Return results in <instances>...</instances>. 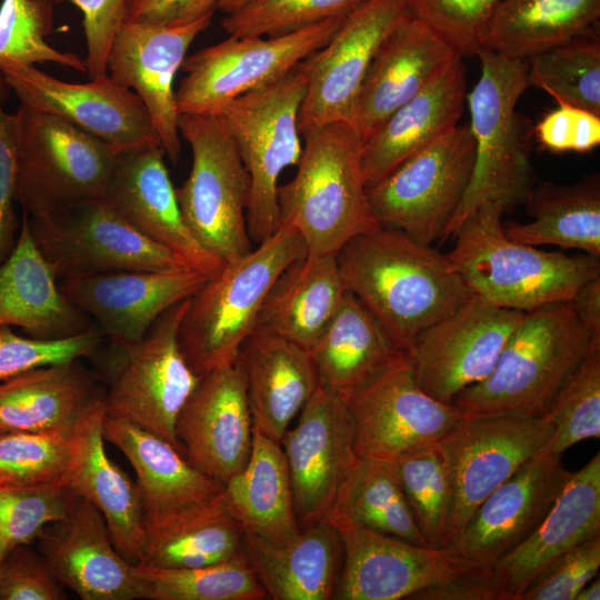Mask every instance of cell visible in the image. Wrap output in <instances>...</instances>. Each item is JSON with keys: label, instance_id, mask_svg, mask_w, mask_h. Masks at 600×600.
Returning a JSON list of instances; mask_svg holds the SVG:
<instances>
[{"label": "cell", "instance_id": "8fae6325", "mask_svg": "<svg viewBox=\"0 0 600 600\" xmlns=\"http://www.w3.org/2000/svg\"><path fill=\"white\" fill-rule=\"evenodd\" d=\"M474 160L469 122L457 124L367 188L377 221L424 244L442 241L468 190Z\"/></svg>", "mask_w": 600, "mask_h": 600}, {"label": "cell", "instance_id": "8d00e7d4", "mask_svg": "<svg viewBox=\"0 0 600 600\" xmlns=\"http://www.w3.org/2000/svg\"><path fill=\"white\" fill-rule=\"evenodd\" d=\"M347 292L336 254H306L276 279L254 330L274 333L309 350L339 310Z\"/></svg>", "mask_w": 600, "mask_h": 600}, {"label": "cell", "instance_id": "1f68e13d", "mask_svg": "<svg viewBox=\"0 0 600 600\" xmlns=\"http://www.w3.org/2000/svg\"><path fill=\"white\" fill-rule=\"evenodd\" d=\"M102 428L103 438L122 451L136 472L146 523L204 502L223 489L159 436L106 414Z\"/></svg>", "mask_w": 600, "mask_h": 600}, {"label": "cell", "instance_id": "ab89813d", "mask_svg": "<svg viewBox=\"0 0 600 600\" xmlns=\"http://www.w3.org/2000/svg\"><path fill=\"white\" fill-rule=\"evenodd\" d=\"M524 204L531 221L502 222L510 238L533 247L558 246L600 258L598 173L573 184H534Z\"/></svg>", "mask_w": 600, "mask_h": 600}, {"label": "cell", "instance_id": "30bf717a", "mask_svg": "<svg viewBox=\"0 0 600 600\" xmlns=\"http://www.w3.org/2000/svg\"><path fill=\"white\" fill-rule=\"evenodd\" d=\"M17 117L14 201L29 216L102 198L118 151L73 123L23 104Z\"/></svg>", "mask_w": 600, "mask_h": 600}, {"label": "cell", "instance_id": "74e56055", "mask_svg": "<svg viewBox=\"0 0 600 600\" xmlns=\"http://www.w3.org/2000/svg\"><path fill=\"white\" fill-rule=\"evenodd\" d=\"M244 533L222 489L204 502L146 523L138 564L183 569L222 562L243 551Z\"/></svg>", "mask_w": 600, "mask_h": 600}, {"label": "cell", "instance_id": "d6a6232c", "mask_svg": "<svg viewBox=\"0 0 600 600\" xmlns=\"http://www.w3.org/2000/svg\"><path fill=\"white\" fill-rule=\"evenodd\" d=\"M0 326L20 327L40 339L72 337L93 327L60 291L26 212L16 244L0 264Z\"/></svg>", "mask_w": 600, "mask_h": 600}, {"label": "cell", "instance_id": "52a82bcc", "mask_svg": "<svg viewBox=\"0 0 600 600\" xmlns=\"http://www.w3.org/2000/svg\"><path fill=\"white\" fill-rule=\"evenodd\" d=\"M188 300L164 311L141 339L110 341L101 369L107 383L104 414L148 430L182 453L176 422L201 379L188 363L179 342Z\"/></svg>", "mask_w": 600, "mask_h": 600}, {"label": "cell", "instance_id": "9f6ffc18", "mask_svg": "<svg viewBox=\"0 0 600 600\" xmlns=\"http://www.w3.org/2000/svg\"><path fill=\"white\" fill-rule=\"evenodd\" d=\"M533 136L552 152H588L600 144V116L569 104L546 113Z\"/></svg>", "mask_w": 600, "mask_h": 600}, {"label": "cell", "instance_id": "cb8c5ba5", "mask_svg": "<svg viewBox=\"0 0 600 600\" xmlns=\"http://www.w3.org/2000/svg\"><path fill=\"white\" fill-rule=\"evenodd\" d=\"M208 276L183 268L167 271H117L79 276L58 282L77 309L92 317L113 342L141 339L169 308L190 298Z\"/></svg>", "mask_w": 600, "mask_h": 600}, {"label": "cell", "instance_id": "836d02e7", "mask_svg": "<svg viewBox=\"0 0 600 600\" xmlns=\"http://www.w3.org/2000/svg\"><path fill=\"white\" fill-rule=\"evenodd\" d=\"M103 393L79 360L26 371L0 383V432L71 438Z\"/></svg>", "mask_w": 600, "mask_h": 600}, {"label": "cell", "instance_id": "60d3db41", "mask_svg": "<svg viewBox=\"0 0 600 600\" xmlns=\"http://www.w3.org/2000/svg\"><path fill=\"white\" fill-rule=\"evenodd\" d=\"M599 18L600 0H501L481 48L528 59L593 29Z\"/></svg>", "mask_w": 600, "mask_h": 600}, {"label": "cell", "instance_id": "f1b7e54d", "mask_svg": "<svg viewBox=\"0 0 600 600\" xmlns=\"http://www.w3.org/2000/svg\"><path fill=\"white\" fill-rule=\"evenodd\" d=\"M466 90L463 58L454 54L362 142L367 188L454 128L463 111Z\"/></svg>", "mask_w": 600, "mask_h": 600}, {"label": "cell", "instance_id": "4fadbf2b", "mask_svg": "<svg viewBox=\"0 0 600 600\" xmlns=\"http://www.w3.org/2000/svg\"><path fill=\"white\" fill-rule=\"evenodd\" d=\"M343 17L280 37H234L186 57L176 91L179 114H219L234 99L271 84L322 48Z\"/></svg>", "mask_w": 600, "mask_h": 600}, {"label": "cell", "instance_id": "c3c4849f", "mask_svg": "<svg viewBox=\"0 0 600 600\" xmlns=\"http://www.w3.org/2000/svg\"><path fill=\"white\" fill-rule=\"evenodd\" d=\"M76 498L63 483L0 484V564L12 549L31 543L49 523L67 517Z\"/></svg>", "mask_w": 600, "mask_h": 600}, {"label": "cell", "instance_id": "ac0fdd59", "mask_svg": "<svg viewBox=\"0 0 600 600\" xmlns=\"http://www.w3.org/2000/svg\"><path fill=\"white\" fill-rule=\"evenodd\" d=\"M333 528L343 550L334 599H410L418 591L483 567L452 546L433 549L367 528L347 524Z\"/></svg>", "mask_w": 600, "mask_h": 600}, {"label": "cell", "instance_id": "e575fe53", "mask_svg": "<svg viewBox=\"0 0 600 600\" xmlns=\"http://www.w3.org/2000/svg\"><path fill=\"white\" fill-rule=\"evenodd\" d=\"M243 549L272 599H332L343 550L339 533L328 521L307 526L293 540L280 546L246 531Z\"/></svg>", "mask_w": 600, "mask_h": 600}, {"label": "cell", "instance_id": "d590c367", "mask_svg": "<svg viewBox=\"0 0 600 600\" xmlns=\"http://www.w3.org/2000/svg\"><path fill=\"white\" fill-rule=\"evenodd\" d=\"M321 387L349 401L402 351L351 293L308 350Z\"/></svg>", "mask_w": 600, "mask_h": 600}, {"label": "cell", "instance_id": "e7e4bbea", "mask_svg": "<svg viewBox=\"0 0 600 600\" xmlns=\"http://www.w3.org/2000/svg\"><path fill=\"white\" fill-rule=\"evenodd\" d=\"M253 0H218V9L228 13H231Z\"/></svg>", "mask_w": 600, "mask_h": 600}, {"label": "cell", "instance_id": "ee69618b", "mask_svg": "<svg viewBox=\"0 0 600 600\" xmlns=\"http://www.w3.org/2000/svg\"><path fill=\"white\" fill-rule=\"evenodd\" d=\"M151 600H261L267 593L244 549L203 567L164 569L136 564Z\"/></svg>", "mask_w": 600, "mask_h": 600}, {"label": "cell", "instance_id": "277c9868", "mask_svg": "<svg viewBox=\"0 0 600 600\" xmlns=\"http://www.w3.org/2000/svg\"><path fill=\"white\" fill-rule=\"evenodd\" d=\"M476 56L481 73L466 97L476 142L474 168L442 241L453 237L462 221L483 203L498 204L504 213L524 204L536 184L530 161L533 124L516 109L530 87L528 60L508 58L483 48Z\"/></svg>", "mask_w": 600, "mask_h": 600}, {"label": "cell", "instance_id": "6125c7cd", "mask_svg": "<svg viewBox=\"0 0 600 600\" xmlns=\"http://www.w3.org/2000/svg\"><path fill=\"white\" fill-rule=\"evenodd\" d=\"M571 301L583 328L600 340V277L586 282Z\"/></svg>", "mask_w": 600, "mask_h": 600}, {"label": "cell", "instance_id": "b9f144b4", "mask_svg": "<svg viewBox=\"0 0 600 600\" xmlns=\"http://www.w3.org/2000/svg\"><path fill=\"white\" fill-rule=\"evenodd\" d=\"M323 520L333 527L347 524L367 528L427 546L392 460L358 457Z\"/></svg>", "mask_w": 600, "mask_h": 600}, {"label": "cell", "instance_id": "5bb4252c", "mask_svg": "<svg viewBox=\"0 0 600 600\" xmlns=\"http://www.w3.org/2000/svg\"><path fill=\"white\" fill-rule=\"evenodd\" d=\"M553 432L544 414L523 410L463 414L434 444L453 484L450 546L481 502L534 457Z\"/></svg>", "mask_w": 600, "mask_h": 600}, {"label": "cell", "instance_id": "7402d4cb", "mask_svg": "<svg viewBox=\"0 0 600 600\" xmlns=\"http://www.w3.org/2000/svg\"><path fill=\"white\" fill-rule=\"evenodd\" d=\"M160 143L118 152L102 199L129 224L212 277L224 262L204 249L182 217Z\"/></svg>", "mask_w": 600, "mask_h": 600}, {"label": "cell", "instance_id": "f35d334b", "mask_svg": "<svg viewBox=\"0 0 600 600\" xmlns=\"http://www.w3.org/2000/svg\"><path fill=\"white\" fill-rule=\"evenodd\" d=\"M223 491L230 511L247 532L278 546L300 533L281 443L257 428L247 464L224 483Z\"/></svg>", "mask_w": 600, "mask_h": 600}, {"label": "cell", "instance_id": "44dd1931", "mask_svg": "<svg viewBox=\"0 0 600 600\" xmlns=\"http://www.w3.org/2000/svg\"><path fill=\"white\" fill-rule=\"evenodd\" d=\"M298 521L323 520L357 460L348 402L319 384L281 441Z\"/></svg>", "mask_w": 600, "mask_h": 600}, {"label": "cell", "instance_id": "816d5d0a", "mask_svg": "<svg viewBox=\"0 0 600 600\" xmlns=\"http://www.w3.org/2000/svg\"><path fill=\"white\" fill-rule=\"evenodd\" d=\"M98 327L60 339L24 338L0 326V383L26 371L92 357L103 341Z\"/></svg>", "mask_w": 600, "mask_h": 600}, {"label": "cell", "instance_id": "f6af8a7d", "mask_svg": "<svg viewBox=\"0 0 600 600\" xmlns=\"http://www.w3.org/2000/svg\"><path fill=\"white\" fill-rule=\"evenodd\" d=\"M417 527L428 547L450 546L454 491L448 466L430 444L394 460Z\"/></svg>", "mask_w": 600, "mask_h": 600}, {"label": "cell", "instance_id": "5b68a950", "mask_svg": "<svg viewBox=\"0 0 600 600\" xmlns=\"http://www.w3.org/2000/svg\"><path fill=\"white\" fill-rule=\"evenodd\" d=\"M306 254L300 233L281 226L248 254L224 262L189 298L180 322L179 342L198 376L236 362L243 341L254 330L273 282Z\"/></svg>", "mask_w": 600, "mask_h": 600}, {"label": "cell", "instance_id": "ffe728a7", "mask_svg": "<svg viewBox=\"0 0 600 600\" xmlns=\"http://www.w3.org/2000/svg\"><path fill=\"white\" fill-rule=\"evenodd\" d=\"M212 16L173 26L126 19L109 49L108 76L142 100L161 147L173 163L181 151L173 81L189 47L211 24Z\"/></svg>", "mask_w": 600, "mask_h": 600}, {"label": "cell", "instance_id": "6f0895ef", "mask_svg": "<svg viewBox=\"0 0 600 600\" xmlns=\"http://www.w3.org/2000/svg\"><path fill=\"white\" fill-rule=\"evenodd\" d=\"M7 87L0 69V264L11 253L18 229L13 209L18 156L17 117L16 113H7L2 107Z\"/></svg>", "mask_w": 600, "mask_h": 600}, {"label": "cell", "instance_id": "8992f818", "mask_svg": "<svg viewBox=\"0 0 600 600\" xmlns=\"http://www.w3.org/2000/svg\"><path fill=\"white\" fill-rule=\"evenodd\" d=\"M572 301L526 312L506 342L492 372L453 400L463 414L523 410L544 414L571 372L596 348Z\"/></svg>", "mask_w": 600, "mask_h": 600}, {"label": "cell", "instance_id": "83f0119b", "mask_svg": "<svg viewBox=\"0 0 600 600\" xmlns=\"http://www.w3.org/2000/svg\"><path fill=\"white\" fill-rule=\"evenodd\" d=\"M103 417L102 399L78 423L62 483L97 507L117 550L138 564L146 533L142 502L137 483L107 454Z\"/></svg>", "mask_w": 600, "mask_h": 600}, {"label": "cell", "instance_id": "7bdbcfd3", "mask_svg": "<svg viewBox=\"0 0 600 600\" xmlns=\"http://www.w3.org/2000/svg\"><path fill=\"white\" fill-rule=\"evenodd\" d=\"M528 78L558 104L600 116V38L594 28L528 59Z\"/></svg>", "mask_w": 600, "mask_h": 600}, {"label": "cell", "instance_id": "f546056e", "mask_svg": "<svg viewBox=\"0 0 600 600\" xmlns=\"http://www.w3.org/2000/svg\"><path fill=\"white\" fill-rule=\"evenodd\" d=\"M600 536V454L571 472L551 509L520 546L493 570L508 600H518L536 576L577 544Z\"/></svg>", "mask_w": 600, "mask_h": 600}, {"label": "cell", "instance_id": "11a10c76", "mask_svg": "<svg viewBox=\"0 0 600 600\" xmlns=\"http://www.w3.org/2000/svg\"><path fill=\"white\" fill-rule=\"evenodd\" d=\"M62 587L44 557L28 544L12 549L0 564V600H61Z\"/></svg>", "mask_w": 600, "mask_h": 600}, {"label": "cell", "instance_id": "6da1fadb", "mask_svg": "<svg viewBox=\"0 0 600 600\" xmlns=\"http://www.w3.org/2000/svg\"><path fill=\"white\" fill-rule=\"evenodd\" d=\"M336 258L347 290L404 351L473 296L446 254L397 228L359 233Z\"/></svg>", "mask_w": 600, "mask_h": 600}, {"label": "cell", "instance_id": "9a60e30c", "mask_svg": "<svg viewBox=\"0 0 600 600\" xmlns=\"http://www.w3.org/2000/svg\"><path fill=\"white\" fill-rule=\"evenodd\" d=\"M524 314L473 294L419 333L406 350L418 384L437 400L452 403L492 372Z\"/></svg>", "mask_w": 600, "mask_h": 600}, {"label": "cell", "instance_id": "7a4b0ae2", "mask_svg": "<svg viewBox=\"0 0 600 600\" xmlns=\"http://www.w3.org/2000/svg\"><path fill=\"white\" fill-rule=\"evenodd\" d=\"M503 213L494 203L478 207L462 221L446 254L474 296L528 312L572 300L586 282L600 277V258L546 251L510 238Z\"/></svg>", "mask_w": 600, "mask_h": 600}, {"label": "cell", "instance_id": "3957f363", "mask_svg": "<svg viewBox=\"0 0 600 600\" xmlns=\"http://www.w3.org/2000/svg\"><path fill=\"white\" fill-rule=\"evenodd\" d=\"M294 177L278 188L280 227L296 229L307 256L337 254L354 236L380 226L367 196L362 140L347 121L303 132Z\"/></svg>", "mask_w": 600, "mask_h": 600}, {"label": "cell", "instance_id": "d6986e66", "mask_svg": "<svg viewBox=\"0 0 600 600\" xmlns=\"http://www.w3.org/2000/svg\"><path fill=\"white\" fill-rule=\"evenodd\" d=\"M0 69L8 87L23 106L60 117L103 140L118 152L160 143L139 96L108 74L88 83H71L33 66L13 64Z\"/></svg>", "mask_w": 600, "mask_h": 600}, {"label": "cell", "instance_id": "4316f807", "mask_svg": "<svg viewBox=\"0 0 600 600\" xmlns=\"http://www.w3.org/2000/svg\"><path fill=\"white\" fill-rule=\"evenodd\" d=\"M454 54L426 23L404 16L379 47L359 90L351 124L362 142Z\"/></svg>", "mask_w": 600, "mask_h": 600}, {"label": "cell", "instance_id": "7dc6e473", "mask_svg": "<svg viewBox=\"0 0 600 600\" xmlns=\"http://www.w3.org/2000/svg\"><path fill=\"white\" fill-rule=\"evenodd\" d=\"M52 24L50 0H1L0 68L54 62L86 72L84 61L77 54L57 50L46 41Z\"/></svg>", "mask_w": 600, "mask_h": 600}, {"label": "cell", "instance_id": "603a6c76", "mask_svg": "<svg viewBox=\"0 0 600 600\" xmlns=\"http://www.w3.org/2000/svg\"><path fill=\"white\" fill-rule=\"evenodd\" d=\"M176 434L186 459L223 486L244 468L253 421L238 359L201 377L178 416Z\"/></svg>", "mask_w": 600, "mask_h": 600}, {"label": "cell", "instance_id": "f5cc1de1", "mask_svg": "<svg viewBox=\"0 0 600 600\" xmlns=\"http://www.w3.org/2000/svg\"><path fill=\"white\" fill-rule=\"evenodd\" d=\"M501 0H408L409 12L462 58L476 56Z\"/></svg>", "mask_w": 600, "mask_h": 600}, {"label": "cell", "instance_id": "681fc988", "mask_svg": "<svg viewBox=\"0 0 600 600\" xmlns=\"http://www.w3.org/2000/svg\"><path fill=\"white\" fill-rule=\"evenodd\" d=\"M363 0H253L221 22L229 36L280 37L343 17Z\"/></svg>", "mask_w": 600, "mask_h": 600}, {"label": "cell", "instance_id": "db71d44e", "mask_svg": "<svg viewBox=\"0 0 600 600\" xmlns=\"http://www.w3.org/2000/svg\"><path fill=\"white\" fill-rule=\"evenodd\" d=\"M600 567V536L586 540L547 564L518 600H574Z\"/></svg>", "mask_w": 600, "mask_h": 600}, {"label": "cell", "instance_id": "be15d7a7", "mask_svg": "<svg viewBox=\"0 0 600 600\" xmlns=\"http://www.w3.org/2000/svg\"><path fill=\"white\" fill-rule=\"evenodd\" d=\"M600 599V579L589 581L577 594L574 600H599Z\"/></svg>", "mask_w": 600, "mask_h": 600}, {"label": "cell", "instance_id": "680465c9", "mask_svg": "<svg viewBox=\"0 0 600 600\" xmlns=\"http://www.w3.org/2000/svg\"><path fill=\"white\" fill-rule=\"evenodd\" d=\"M69 1L83 16L87 57L83 60L89 78L107 76V59L113 37L126 20L127 0H50Z\"/></svg>", "mask_w": 600, "mask_h": 600}, {"label": "cell", "instance_id": "f907efd6", "mask_svg": "<svg viewBox=\"0 0 600 600\" xmlns=\"http://www.w3.org/2000/svg\"><path fill=\"white\" fill-rule=\"evenodd\" d=\"M70 456V438L40 432H0V484L62 483Z\"/></svg>", "mask_w": 600, "mask_h": 600}, {"label": "cell", "instance_id": "94428289", "mask_svg": "<svg viewBox=\"0 0 600 600\" xmlns=\"http://www.w3.org/2000/svg\"><path fill=\"white\" fill-rule=\"evenodd\" d=\"M410 599L508 600L493 567H482L449 582L423 589L411 596Z\"/></svg>", "mask_w": 600, "mask_h": 600}, {"label": "cell", "instance_id": "d4e9b609", "mask_svg": "<svg viewBox=\"0 0 600 600\" xmlns=\"http://www.w3.org/2000/svg\"><path fill=\"white\" fill-rule=\"evenodd\" d=\"M570 474L561 457L537 453L481 502L451 546L493 567L539 527Z\"/></svg>", "mask_w": 600, "mask_h": 600}, {"label": "cell", "instance_id": "7c38bea8", "mask_svg": "<svg viewBox=\"0 0 600 600\" xmlns=\"http://www.w3.org/2000/svg\"><path fill=\"white\" fill-rule=\"evenodd\" d=\"M27 216L32 238L59 281L117 271L191 268L140 233L102 198Z\"/></svg>", "mask_w": 600, "mask_h": 600}, {"label": "cell", "instance_id": "484cf974", "mask_svg": "<svg viewBox=\"0 0 600 600\" xmlns=\"http://www.w3.org/2000/svg\"><path fill=\"white\" fill-rule=\"evenodd\" d=\"M39 549L62 586L83 600L148 599L136 564L113 544L101 512L77 496L69 514L38 536Z\"/></svg>", "mask_w": 600, "mask_h": 600}, {"label": "cell", "instance_id": "91938a15", "mask_svg": "<svg viewBox=\"0 0 600 600\" xmlns=\"http://www.w3.org/2000/svg\"><path fill=\"white\" fill-rule=\"evenodd\" d=\"M218 0H127L126 19L152 24L189 23L218 9Z\"/></svg>", "mask_w": 600, "mask_h": 600}, {"label": "cell", "instance_id": "e0dca14e", "mask_svg": "<svg viewBox=\"0 0 600 600\" xmlns=\"http://www.w3.org/2000/svg\"><path fill=\"white\" fill-rule=\"evenodd\" d=\"M348 406L357 457L392 461L436 443L463 417L456 404L437 400L418 384L406 351Z\"/></svg>", "mask_w": 600, "mask_h": 600}, {"label": "cell", "instance_id": "ba28073f", "mask_svg": "<svg viewBox=\"0 0 600 600\" xmlns=\"http://www.w3.org/2000/svg\"><path fill=\"white\" fill-rule=\"evenodd\" d=\"M298 66L278 81L234 99L219 113L249 177L247 228L257 243L280 228L279 178L298 164L302 152L298 120L306 79Z\"/></svg>", "mask_w": 600, "mask_h": 600}, {"label": "cell", "instance_id": "2e32d148", "mask_svg": "<svg viewBox=\"0 0 600 600\" xmlns=\"http://www.w3.org/2000/svg\"><path fill=\"white\" fill-rule=\"evenodd\" d=\"M408 13V0H363L344 16L322 48L299 63L306 79L298 120L300 133L327 122H352L358 93L373 57Z\"/></svg>", "mask_w": 600, "mask_h": 600}, {"label": "cell", "instance_id": "4dcf8cb0", "mask_svg": "<svg viewBox=\"0 0 600 600\" xmlns=\"http://www.w3.org/2000/svg\"><path fill=\"white\" fill-rule=\"evenodd\" d=\"M237 359L246 379L253 427L280 442L320 384L310 352L274 333L253 330Z\"/></svg>", "mask_w": 600, "mask_h": 600}, {"label": "cell", "instance_id": "9c48e42d", "mask_svg": "<svg viewBox=\"0 0 600 600\" xmlns=\"http://www.w3.org/2000/svg\"><path fill=\"white\" fill-rule=\"evenodd\" d=\"M180 136L189 143L192 167L176 189L196 240L222 262L253 248L247 228L249 177L220 114H179Z\"/></svg>", "mask_w": 600, "mask_h": 600}, {"label": "cell", "instance_id": "bcb514c9", "mask_svg": "<svg viewBox=\"0 0 600 600\" xmlns=\"http://www.w3.org/2000/svg\"><path fill=\"white\" fill-rule=\"evenodd\" d=\"M544 416L553 432L538 454L561 457L573 444L600 437V347L566 379Z\"/></svg>", "mask_w": 600, "mask_h": 600}]
</instances>
